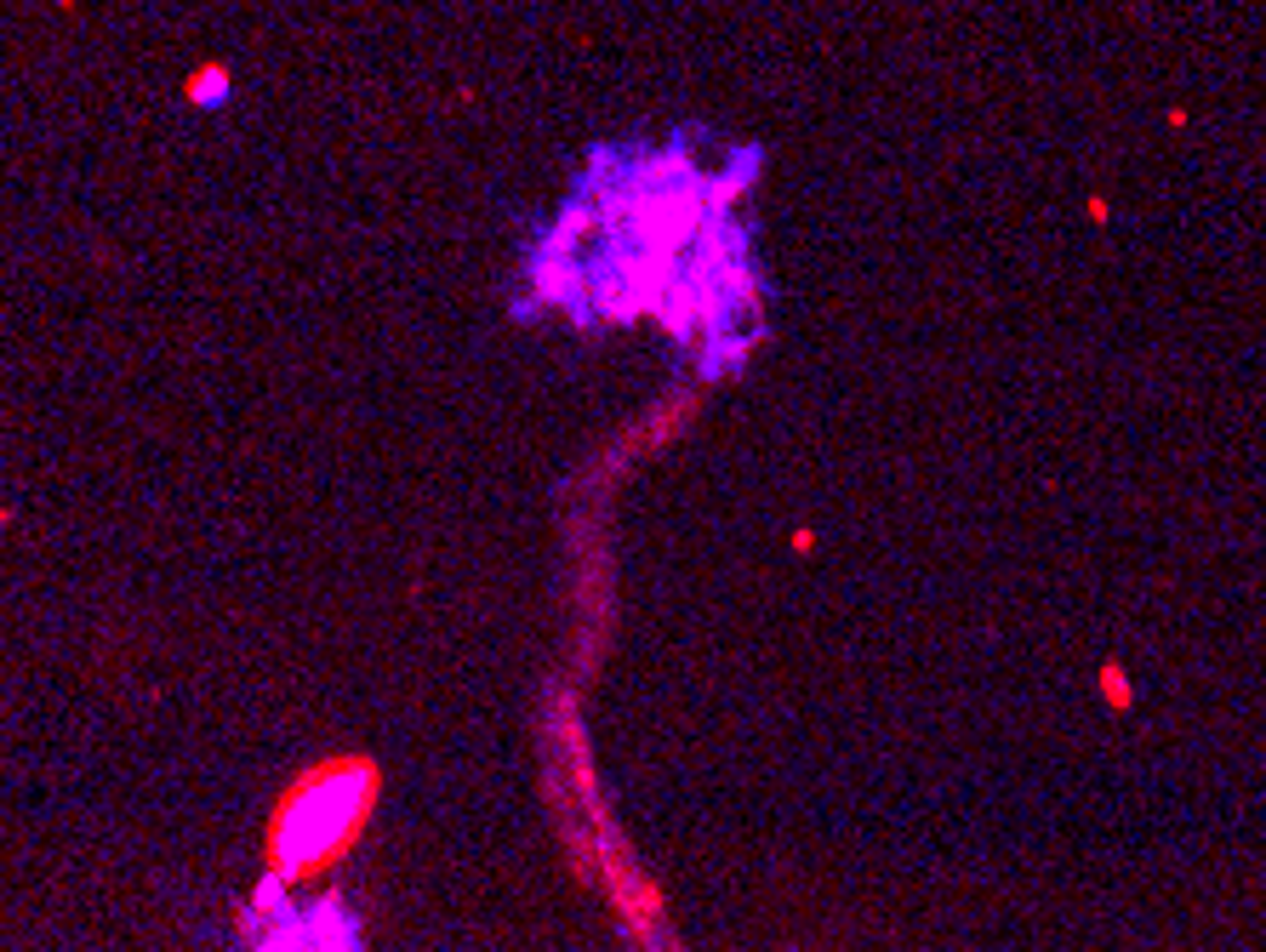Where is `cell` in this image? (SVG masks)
Here are the masks:
<instances>
[{
	"label": "cell",
	"instance_id": "cell-1",
	"mask_svg": "<svg viewBox=\"0 0 1266 952\" xmlns=\"http://www.w3.org/2000/svg\"><path fill=\"white\" fill-rule=\"evenodd\" d=\"M366 770H331L320 787H308L291 810H286V822H280V850H286V862H320L326 850H337L343 839H348V827L366 816Z\"/></svg>",
	"mask_w": 1266,
	"mask_h": 952
}]
</instances>
